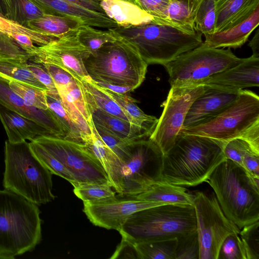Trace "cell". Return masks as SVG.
<instances>
[{
	"mask_svg": "<svg viewBox=\"0 0 259 259\" xmlns=\"http://www.w3.org/2000/svg\"><path fill=\"white\" fill-rule=\"evenodd\" d=\"M225 143L180 133L173 146L163 155L161 181L188 186L206 182L216 167L226 159L223 152Z\"/></svg>",
	"mask_w": 259,
	"mask_h": 259,
	"instance_id": "obj_1",
	"label": "cell"
},
{
	"mask_svg": "<svg viewBox=\"0 0 259 259\" xmlns=\"http://www.w3.org/2000/svg\"><path fill=\"white\" fill-rule=\"evenodd\" d=\"M206 182L213 190L225 215L240 229L259 221V178L226 159Z\"/></svg>",
	"mask_w": 259,
	"mask_h": 259,
	"instance_id": "obj_2",
	"label": "cell"
},
{
	"mask_svg": "<svg viewBox=\"0 0 259 259\" xmlns=\"http://www.w3.org/2000/svg\"><path fill=\"white\" fill-rule=\"evenodd\" d=\"M37 205L9 190H0V253L10 259L33 251L41 240Z\"/></svg>",
	"mask_w": 259,
	"mask_h": 259,
	"instance_id": "obj_3",
	"label": "cell"
},
{
	"mask_svg": "<svg viewBox=\"0 0 259 259\" xmlns=\"http://www.w3.org/2000/svg\"><path fill=\"white\" fill-rule=\"evenodd\" d=\"M3 186L38 205L51 202V172L35 156L26 141L12 143L5 141Z\"/></svg>",
	"mask_w": 259,
	"mask_h": 259,
	"instance_id": "obj_4",
	"label": "cell"
},
{
	"mask_svg": "<svg viewBox=\"0 0 259 259\" xmlns=\"http://www.w3.org/2000/svg\"><path fill=\"white\" fill-rule=\"evenodd\" d=\"M197 231L193 205L162 204L137 211L119 231L133 243L174 238Z\"/></svg>",
	"mask_w": 259,
	"mask_h": 259,
	"instance_id": "obj_5",
	"label": "cell"
},
{
	"mask_svg": "<svg viewBox=\"0 0 259 259\" xmlns=\"http://www.w3.org/2000/svg\"><path fill=\"white\" fill-rule=\"evenodd\" d=\"M86 70L96 83H106L134 90L144 81L148 64L136 47L123 36L105 44L84 60Z\"/></svg>",
	"mask_w": 259,
	"mask_h": 259,
	"instance_id": "obj_6",
	"label": "cell"
},
{
	"mask_svg": "<svg viewBox=\"0 0 259 259\" xmlns=\"http://www.w3.org/2000/svg\"><path fill=\"white\" fill-rule=\"evenodd\" d=\"M180 133L204 136L226 142L240 138L259 153V97L242 90L224 112L204 124L183 128Z\"/></svg>",
	"mask_w": 259,
	"mask_h": 259,
	"instance_id": "obj_7",
	"label": "cell"
},
{
	"mask_svg": "<svg viewBox=\"0 0 259 259\" xmlns=\"http://www.w3.org/2000/svg\"><path fill=\"white\" fill-rule=\"evenodd\" d=\"M113 29L134 44L148 65L164 66L203 42L200 32L187 34L176 28L152 22Z\"/></svg>",
	"mask_w": 259,
	"mask_h": 259,
	"instance_id": "obj_8",
	"label": "cell"
},
{
	"mask_svg": "<svg viewBox=\"0 0 259 259\" xmlns=\"http://www.w3.org/2000/svg\"><path fill=\"white\" fill-rule=\"evenodd\" d=\"M231 49L214 48L203 42L163 66L169 75L170 87L196 85V83L243 60Z\"/></svg>",
	"mask_w": 259,
	"mask_h": 259,
	"instance_id": "obj_9",
	"label": "cell"
},
{
	"mask_svg": "<svg viewBox=\"0 0 259 259\" xmlns=\"http://www.w3.org/2000/svg\"><path fill=\"white\" fill-rule=\"evenodd\" d=\"M163 154L148 138L133 141L130 152L122 161L120 196H135L162 182Z\"/></svg>",
	"mask_w": 259,
	"mask_h": 259,
	"instance_id": "obj_10",
	"label": "cell"
},
{
	"mask_svg": "<svg viewBox=\"0 0 259 259\" xmlns=\"http://www.w3.org/2000/svg\"><path fill=\"white\" fill-rule=\"evenodd\" d=\"M199 245V259H218L221 245L229 235L240 229L224 213L215 195L197 192L193 204Z\"/></svg>",
	"mask_w": 259,
	"mask_h": 259,
	"instance_id": "obj_11",
	"label": "cell"
},
{
	"mask_svg": "<svg viewBox=\"0 0 259 259\" xmlns=\"http://www.w3.org/2000/svg\"><path fill=\"white\" fill-rule=\"evenodd\" d=\"M31 140L59 160L76 183H95L112 187L102 164L84 144L48 136H37Z\"/></svg>",
	"mask_w": 259,
	"mask_h": 259,
	"instance_id": "obj_12",
	"label": "cell"
},
{
	"mask_svg": "<svg viewBox=\"0 0 259 259\" xmlns=\"http://www.w3.org/2000/svg\"><path fill=\"white\" fill-rule=\"evenodd\" d=\"M206 88L205 85L171 87L162 104L164 108L162 114L148 138L163 155L174 145L190 106Z\"/></svg>",
	"mask_w": 259,
	"mask_h": 259,
	"instance_id": "obj_13",
	"label": "cell"
},
{
	"mask_svg": "<svg viewBox=\"0 0 259 259\" xmlns=\"http://www.w3.org/2000/svg\"><path fill=\"white\" fill-rule=\"evenodd\" d=\"M78 29L45 45L37 47L34 56L30 60L54 65L80 81L91 80L83 61L91 53L80 41Z\"/></svg>",
	"mask_w": 259,
	"mask_h": 259,
	"instance_id": "obj_14",
	"label": "cell"
},
{
	"mask_svg": "<svg viewBox=\"0 0 259 259\" xmlns=\"http://www.w3.org/2000/svg\"><path fill=\"white\" fill-rule=\"evenodd\" d=\"M83 202V211L95 226L118 232L135 212L151 207L164 204L140 200L135 196H120Z\"/></svg>",
	"mask_w": 259,
	"mask_h": 259,
	"instance_id": "obj_15",
	"label": "cell"
},
{
	"mask_svg": "<svg viewBox=\"0 0 259 259\" xmlns=\"http://www.w3.org/2000/svg\"><path fill=\"white\" fill-rule=\"evenodd\" d=\"M55 86L65 109L82 133L83 144L88 143L92 138L94 123L87 94L81 81L72 76L64 83Z\"/></svg>",
	"mask_w": 259,
	"mask_h": 259,
	"instance_id": "obj_16",
	"label": "cell"
},
{
	"mask_svg": "<svg viewBox=\"0 0 259 259\" xmlns=\"http://www.w3.org/2000/svg\"><path fill=\"white\" fill-rule=\"evenodd\" d=\"M206 87L205 92L190 106L182 129L199 125L212 120L230 106L241 91Z\"/></svg>",
	"mask_w": 259,
	"mask_h": 259,
	"instance_id": "obj_17",
	"label": "cell"
},
{
	"mask_svg": "<svg viewBox=\"0 0 259 259\" xmlns=\"http://www.w3.org/2000/svg\"><path fill=\"white\" fill-rule=\"evenodd\" d=\"M205 85L228 90L240 91L259 86V58L251 56L238 64L198 81Z\"/></svg>",
	"mask_w": 259,
	"mask_h": 259,
	"instance_id": "obj_18",
	"label": "cell"
},
{
	"mask_svg": "<svg viewBox=\"0 0 259 259\" xmlns=\"http://www.w3.org/2000/svg\"><path fill=\"white\" fill-rule=\"evenodd\" d=\"M8 80L0 77V103L30 119L48 130L53 137L64 138L65 132L54 113L50 109L28 105L10 88Z\"/></svg>",
	"mask_w": 259,
	"mask_h": 259,
	"instance_id": "obj_19",
	"label": "cell"
},
{
	"mask_svg": "<svg viewBox=\"0 0 259 259\" xmlns=\"http://www.w3.org/2000/svg\"><path fill=\"white\" fill-rule=\"evenodd\" d=\"M46 14L66 16L79 18L85 25L112 29L118 26L115 21L106 14L94 11L64 0H30Z\"/></svg>",
	"mask_w": 259,
	"mask_h": 259,
	"instance_id": "obj_20",
	"label": "cell"
},
{
	"mask_svg": "<svg viewBox=\"0 0 259 259\" xmlns=\"http://www.w3.org/2000/svg\"><path fill=\"white\" fill-rule=\"evenodd\" d=\"M0 120L8 140L17 143L31 140L37 136H52L46 128L0 103Z\"/></svg>",
	"mask_w": 259,
	"mask_h": 259,
	"instance_id": "obj_21",
	"label": "cell"
},
{
	"mask_svg": "<svg viewBox=\"0 0 259 259\" xmlns=\"http://www.w3.org/2000/svg\"><path fill=\"white\" fill-rule=\"evenodd\" d=\"M201 0H170L167 7L152 22L176 28L187 34L197 32L194 19Z\"/></svg>",
	"mask_w": 259,
	"mask_h": 259,
	"instance_id": "obj_22",
	"label": "cell"
},
{
	"mask_svg": "<svg viewBox=\"0 0 259 259\" xmlns=\"http://www.w3.org/2000/svg\"><path fill=\"white\" fill-rule=\"evenodd\" d=\"M259 24V7L244 21L224 31L207 34L203 43L214 48H241Z\"/></svg>",
	"mask_w": 259,
	"mask_h": 259,
	"instance_id": "obj_23",
	"label": "cell"
},
{
	"mask_svg": "<svg viewBox=\"0 0 259 259\" xmlns=\"http://www.w3.org/2000/svg\"><path fill=\"white\" fill-rule=\"evenodd\" d=\"M259 7V0H215L214 32L227 30L248 18Z\"/></svg>",
	"mask_w": 259,
	"mask_h": 259,
	"instance_id": "obj_24",
	"label": "cell"
},
{
	"mask_svg": "<svg viewBox=\"0 0 259 259\" xmlns=\"http://www.w3.org/2000/svg\"><path fill=\"white\" fill-rule=\"evenodd\" d=\"M104 13L118 27L137 26L152 21L153 18L136 5L122 0H101Z\"/></svg>",
	"mask_w": 259,
	"mask_h": 259,
	"instance_id": "obj_25",
	"label": "cell"
},
{
	"mask_svg": "<svg viewBox=\"0 0 259 259\" xmlns=\"http://www.w3.org/2000/svg\"><path fill=\"white\" fill-rule=\"evenodd\" d=\"M84 145L100 161L112 188L119 195L121 193L119 180L122 162L116 154L102 140L94 124L91 140Z\"/></svg>",
	"mask_w": 259,
	"mask_h": 259,
	"instance_id": "obj_26",
	"label": "cell"
},
{
	"mask_svg": "<svg viewBox=\"0 0 259 259\" xmlns=\"http://www.w3.org/2000/svg\"><path fill=\"white\" fill-rule=\"evenodd\" d=\"M92 119L111 134L126 141H133L148 138L150 134L144 130L98 108L92 110Z\"/></svg>",
	"mask_w": 259,
	"mask_h": 259,
	"instance_id": "obj_27",
	"label": "cell"
},
{
	"mask_svg": "<svg viewBox=\"0 0 259 259\" xmlns=\"http://www.w3.org/2000/svg\"><path fill=\"white\" fill-rule=\"evenodd\" d=\"M144 201L164 204H193L194 195L178 185L166 182H158L147 190L135 196Z\"/></svg>",
	"mask_w": 259,
	"mask_h": 259,
	"instance_id": "obj_28",
	"label": "cell"
},
{
	"mask_svg": "<svg viewBox=\"0 0 259 259\" xmlns=\"http://www.w3.org/2000/svg\"><path fill=\"white\" fill-rule=\"evenodd\" d=\"M83 25H85L83 21L78 18L44 14L29 21L27 27L60 38Z\"/></svg>",
	"mask_w": 259,
	"mask_h": 259,
	"instance_id": "obj_29",
	"label": "cell"
},
{
	"mask_svg": "<svg viewBox=\"0 0 259 259\" xmlns=\"http://www.w3.org/2000/svg\"><path fill=\"white\" fill-rule=\"evenodd\" d=\"M100 87L120 106L132 124L144 130L150 136L158 119L155 116L145 114L137 105L136 100L126 94L117 93Z\"/></svg>",
	"mask_w": 259,
	"mask_h": 259,
	"instance_id": "obj_30",
	"label": "cell"
},
{
	"mask_svg": "<svg viewBox=\"0 0 259 259\" xmlns=\"http://www.w3.org/2000/svg\"><path fill=\"white\" fill-rule=\"evenodd\" d=\"M3 14L7 19L27 27L28 23L45 13L30 0H0Z\"/></svg>",
	"mask_w": 259,
	"mask_h": 259,
	"instance_id": "obj_31",
	"label": "cell"
},
{
	"mask_svg": "<svg viewBox=\"0 0 259 259\" xmlns=\"http://www.w3.org/2000/svg\"><path fill=\"white\" fill-rule=\"evenodd\" d=\"M27 62L0 56V77L8 81H22L47 90L28 69Z\"/></svg>",
	"mask_w": 259,
	"mask_h": 259,
	"instance_id": "obj_32",
	"label": "cell"
},
{
	"mask_svg": "<svg viewBox=\"0 0 259 259\" xmlns=\"http://www.w3.org/2000/svg\"><path fill=\"white\" fill-rule=\"evenodd\" d=\"M81 82L87 94L92 113L93 109L98 108L111 115L128 121L120 106L92 79L89 81L82 80Z\"/></svg>",
	"mask_w": 259,
	"mask_h": 259,
	"instance_id": "obj_33",
	"label": "cell"
},
{
	"mask_svg": "<svg viewBox=\"0 0 259 259\" xmlns=\"http://www.w3.org/2000/svg\"><path fill=\"white\" fill-rule=\"evenodd\" d=\"M46 97L48 108L56 116L65 132L64 139L83 144L82 133L66 111L59 95L47 91Z\"/></svg>",
	"mask_w": 259,
	"mask_h": 259,
	"instance_id": "obj_34",
	"label": "cell"
},
{
	"mask_svg": "<svg viewBox=\"0 0 259 259\" xmlns=\"http://www.w3.org/2000/svg\"><path fill=\"white\" fill-rule=\"evenodd\" d=\"M141 259H176L177 238L135 243Z\"/></svg>",
	"mask_w": 259,
	"mask_h": 259,
	"instance_id": "obj_35",
	"label": "cell"
},
{
	"mask_svg": "<svg viewBox=\"0 0 259 259\" xmlns=\"http://www.w3.org/2000/svg\"><path fill=\"white\" fill-rule=\"evenodd\" d=\"M78 35L81 43L91 54L105 44L114 42L120 37V35L113 28L101 30L88 25H83L79 28Z\"/></svg>",
	"mask_w": 259,
	"mask_h": 259,
	"instance_id": "obj_36",
	"label": "cell"
},
{
	"mask_svg": "<svg viewBox=\"0 0 259 259\" xmlns=\"http://www.w3.org/2000/svg\"><path fill=\"white\" fill-rule=\"evenodd\" d=\"M10 89L20 97L28 105L33 107L47 110V90L17 80L8 81Z\"/></svg>",
	"mask_w": 259,
	"mask_h": 259,
	"instance_id": "obj_37",
	"label": "cell"
},
{
	"mask_svg": "<svg viewBox=\"0 0 259 259\" xmlns=\"http://www.w3.org/2000/svg\"><path fill=\"white\" fill-rule=\"evenodd\" d=\"M0 33L13 38L17 34H24L30 37L34 44L39 46L45 45L58 37L32 30L0 16Z\"/></svg>",
	"mask_w": 259,
	"mask_h": 259,
	"instance_id": "obj_38",
	"label": "cell"
},
{
	"mask_svg": "<svg viewBox=\"0 0 259 259\" xmlns=\"http://www.w3.org/2000/svg\"><path fill=\"white\" fill-rule=\"evenodd\" d=\"M35 156L51 172L67 180L72 185L76 181L64 165L47 150L33 140L29 142Z\"/></svg>",
	"mask_w": 259,
	"mask_h": 259,
	"instance_id": "obj_39",
	"label": "cell"
},
{
	"mask_svg": "<svg viewBox=\"0 0 259 259\" xmlns=\"http://www.w3.org/2000/svg\"><path fill=\"white\" fill-rule=\"evenodd\" d=\"M215 0H201L194 19L195 29L204 36L214 32Z\"/></svg>",
	"mask_w": 259,
	"mask_h": 259,
	"instance_id": "obj_40",
	"label": "cell"
},
{
	"mask_svg": "<svg viewBox=\"0 0 259 259\" xmlns=\"http://www.w3.org/2000/svg\"><path fill=\"white\" fill-rule=\"evenodd\" d=\"M75 195L83 202L102 200L115 196L112 187L89 183H76L72 185Z\"/></svg>",
	"mask_w": 259,
	"mask_h": 259,
	"instance_id": "obj_41",
	"label": "cell"
},
{
	"mask_svg": "<svg viewBox=\"0 0 259 259\" xmlns=\"http://www.w3.org/2000/svg\"><path fill=\"white\" fill-rule=\"evenodd\" d=\"M259 221L245 226L239 233L246 259H259Z\"/></svg>",
	"mask_w": 259,
	"mask_h": 259,
	"instance_id": "obj_42",
	"label": "cell"
},
{
	"mask_svg": "<svg viewBox=\"0 0 259 259\" xmlns=\"http://www.w3.org/2000/svg\"><path fill=\"white\" fill-rule=\"evenodd\" d=\"M218 259H246L239 234H231L226 237L221 245Z\"/></svg>",
	"mask_w": 259,
	"mask_h": 259,
	"instance_id": "obj_43",
	"label": "cell"
},
{
	"mask_svg": "<svg viewBox=\"0 0 259 259\" xmlns=\"http://www.w3.org/2000/svg\"><path fill=\"white\" fill-rule=\"evenodd\" d=\"M0 56L28 61L34 56L10 36L0 33Z\"/></svg>",
	"mask_w": 259,
	"mask_h": 259,
	"instance_id": "obj_44",
	"label": "cell"
},
{
	"mask_svg": "<svg viewBox=\"0 0 259 259\" xmlns=\"http://www.w3.org/2000/svg\"><path fill=\"white\" fill-rule=\"evenodd\" d=\"M94 124L102 140L116 154L122 162L129 154L130 144L133 141L122 139L102 127Z\"/></svg>",
	"mask_w": 259,
	"mask_h": 259,
	"instance_id": "obj_45",
	"label": "cell"
},
{
	"mask_svg": "<svg viewBox=\"0 0 259 259\" xmlns=\"http://www.w3.org/2000/svg\"><path fill=\"white\" fill-rule=\"evenodd\" d=\"M177 239L176 259H199V245L197 231Z\"/></svg>",
	"mask_w": 259,
	"mask_h": 259,
	"instance_id": "obj_46",
	"label": "cell"
},
{
	"mask_svg": "<svg viewBox=\"0 0 259 259\" xmlns=\"http://www.w3.org/2000/svg\"><path fill=\"white\" fill-rule=\"evenodd\" d=\"M250 149L252 148L246 141L240 138H236L225 143L223 147V152L226 159L231 160L242 167L243 157L245 152Z\"/></svg>",
	"mask_w": 259,
	"mask_h": 259,
	"instance_id": "obj_47",
	"label": "cell"
},
{
	"mask_svg": "<svg viewBox=\"0 0 259 259\" xmlns=\"http://www.w3.org/2000/svg\"><path fill=\"white\" fill-rule=\"evenodd\" d=\"M27 64L31 72L48 92L53 94H58L52 77L42 63L29 60Z\"/></svg>",
	"mask_w": 259,
	"mask_h": 259,
	"instance_id": "obj_48",
	"label": "cell"
},
{
	"mask_svg": "<svg viewBox=\"0 0 259 259\" xmlns=\"http://www.w3.org/2000/svg\"><path fill=\"white\" fill-rule=\"evenodd\" d=\"M110 258L141 259V257L135 243L122 236L121 242Z\"/></svg>",
	"mask_w": 259,
	"mask_h": 259,
	"instance_id": "obj_49",
	"label": "cell"
},
{
	"mask_svg": "<svg viewBox=\"0 0 259 259\" xmlns=\"http://www.w3.org/2000/svg\"><path fill=\"white\" fill-rule=\"evenodd\" d=\"M136 5L152 17H156L168 6L170 0H135Z\"/></svg>",
	"mask_w": 259,
	"mask_h": 259,
	"instance_id": "obj_50",
	"label": "cell"
},
{
	"mask_svg": "<svg viewBox=\"0 0 259 259\" xmlns=\"http://www.w3.org/2000/svg\"><path fill=\"white\" fill-rule=\"evenodd\" d=\"M242 167L250 175L259 178V153L248 150L242 159Z\"/></svg>",
	"mask_w": 259,
	"mask_h": 259,
	"instance_id": "obj_51",
	"label": "cell"
},
{
	"mask_svg": "<svg viewBox=\"0 0 259 259\" xmlns=\"http://www.w3.org/2000/svg\"><path fill=\"white\" fill-rule=\"evenodd\" d=\"M96 83L101 87L107 89L117 93L127 94L134 90L133 88L129 87H123L106 83Z\"/></svg>",
	"mask_w": 259,
	"mask_h": 259,
	"instance_id": "obj_52",
	"label": "cell"
},
{
	"mask_svg": "<svg viewBox=\"0 0 259 259\" xmlns=\"http://www.w3.org/2000/svg\"><path fill=\"white\" fill-rule=\"evenodd\" d=\"M248 46L251 49L252 51V56L259 58V29H257L254 36L249 41Z\"/></svg>",
	"mask_w": 259,
	"mask_h": 259,
	"instance_id": "obj_53",
	"label": "cell"
},
{
	"mask_svg": "<svg viewBox=\"0 0 259 259\" xmlns=\"http://www.w3.org/2000/svg\"><path fill=\"white\" fill-rule=\"evenodd\" d=\"M0 259H10V258L0 253Z\"/></svg>",
	"mask_w": 259,
	"mask_h": 259,
	"instance_id": "obj_54",
	"label": "cell"
},
{
	"mask_svg": "<svg viewBox=\"0 0 259 259\" xmlns=\"http://www.w3.org/2000/svg\"><path fill=\"white\" fill-rule=\"evenodd\" d=\"M122 1H127V2L132 3L136 5V3H135V0H122Z\"/></svg>",
	"mask_w": 259,
	"mask_h": 259,
	"instance_id": "obj_55",
	"label": "cell"
},
{
	"mask_svg": "<svg viewBox=\"0 0 259 259\" xmlns=\"http://www.w3.org/2000/svg\"><path fill=\"white\" fill-rule=\"evenodd\" d=\"M0 13L3 15V10H2V6H1V2H0Z\"/></svg>",
	"mask_w": 259,
	"mask_h": 259,
	"instance_id": "obj_56",
	"label": "cell"
},
{
	"mask_svg": "<svg viewBox=\"0 0 259 259\" xmlns=\"http://www.w3.org/2000/svg\"><path fill=\"white\" fill-rule=\"evenodd\" d=\"M0 16L5 17L1 13H0Z\"/></svg>",
	"mask_w": 259,
	"mask_h": 259,
	"instance_id": "obj_57",
	"label": "cell"
}]
</instances>
